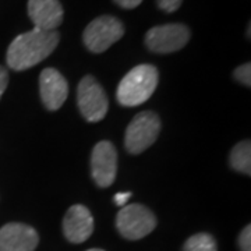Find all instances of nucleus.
<instances>
[{
    "label": "nucleus",
    "mask_w": 251,
    "mask_h": 251,
    "mask_svg": "<svg viewBox=\"0 0 251 251\" xmlns=\"http://www.w3.org/2000/svg\"><path fill=\"white\" fill-rule=\"evenodd\" d=\"M60 41L57 31H44L32 28L31 31L14 38L7 49L6 60L10 69L23 72L44 62L56 49Z\"/></svg>",
    "instance_id": "obj_1"
},
{
    "label": "nucleus",
    "mask_w": 251,
    "mask_h": 251,
    "mask_svg": "<svg viewBox=\"0 0 251 251\" xmlns=\"http://www.w3.org/2000/svg\"><path fill=\"white\" fill-rule=\"evenodd\" d=\"M158 70L152 64H140L123 77L117 87V100L123 106H138L151 98L158 87Z\"/></svg>",
    "instance_id": "obj_2"
},
{
    "label": "nucleus",
    "mask_w": 251,
    "mask_h": 251,
    "mask_svg": "<svg viewBox=\"0 0 251 251\" xmlns=\"http://www.w3.org/2000/svg\"><path fill=\"white\" fill-rule=\"evenodd\" d=\"M125 35V25L113 16H100L84 29L82 41L92 53H102Z\"/></svg>",
    "instance_id": "obj_3"
},
{
    "label": "nucleus",
    "mask_w": 251,
    "mask_h": 251,
    "mask_svg": "<svg viewBox=\"0 0 251 251\" xmlns=\"http://www.w3.org/2000/svg\"><path fill=\"white\" fill-rule=\"evenodd\" d=\"M116 226L120 234L128 240H140L156 226V218L151 209L140 204L125 205L117 214Z\"/></svg>",
    "instance_id": "obj_4"
},
{
    "label": "nucleus",
    "mask_w": 251,
    "mask_h": 251,
    "mask_svg": "<svg viewBox=\"0 0 251 251\" xmlns=\"http://www.w3.org/2000/svg\"><path fill=\"white\" fill-rule=\"evenodd\" d=\"M161 131V120L153 112H141L126 130L125 144L130 153H141L150 148Z\"/></svg>",
    "instance_id": "obj_5"
},
{
    "label": "nucleus",
    "mask_w": 251,
    "mask_h": 251,
    "mask_svg": "<svg viewBox=\"0 0 251 251\" xmlns=\"http://www.w3.org/2000/svg\"><path fill=\"white\" fill-rule=\"evenodd\" d=\"M191 32L184 24H165L151 28L145 34V45L155 53L177 52L187 45Z\"/></svg>",
    "instance_id": "obj_6"
},
{
    "label": "nucleus",
    "mask_w": 251,
    "mask_h": 251,
    "mask_svg": "<svg viewBox=\"0 0 251 251\" xmlns=\"http://www.w3.org/2000/svg\"><path fill=\"white\" fill-rule=\"evenodd\" d=\"M77 99L78 108L85 120L97 123L106 116L109 108L108 97L92 75H85L80 81L77 88Z\"/></svg>",
    "instance_id": "obj_7"
},
{
    "label": "nucleus",
    "mask_w": 251,
    "mask_h": 251,
    "mask_svg": "<svg viewBox=\"0 0 251 251\" xmlns=\"http://www.w3.org/2000/svg\"><path fill=\"white\" fill-rule=\"evenodd\" d=\"M91 171L99 187H109L113 184L117 173V152L113 144L100 141L94 147L91 155Z\"/></svg>",
    "instance_id": "obj_8"
},
{
    "label": "nucleus",
    "mask_w": 251,
    "mask_h": 251,
    "mask_svg": "<svg viewBox=\"0 0 251 251\" xmlns=\"http://www.w3.org/2000/svg\"><path fill=\"white\" fill-rule=\"evenodd\" d=\"M39 92L45 108L57 110L62 108L69 95V85L66 78L56 69L48 67L39 75Z\"/></svg>",
    "instance_id": "obj_9"
},
{
    "label": "nucleus",
    "mask_w": 251,
    "mask_h": 251,
    "mask_svg": "<svg viewBox=\"0 0 251 251\" xmlns=\"http://www.w3.org/2000/svg\"><path fill=\"white\" fill-rule=\"evenodd\" d=\"M39 236L24 224H7L0 229V251H34Z\"/></svg>",
    "instance_id": "obj_10"
},
{
    "label": "nucleus",
    "mask_w": 251,
    "mask_h": 251,
    "mask_svg": "<svg viewBox=\"0 0 251 251\" xmlns=\"http://www.w3.org/2000/svg\"><path fill=\"white\" fill-rule=\"evenodd\" d=\"M28 16L34 23V28L56 31L62 25L64 11L59 0H28Z\"/></svg>",
    "instance_id": "obj_11"
},
{
    "label": "nucleus",
    "mask_w": 251,
    "mask_h": 251,
    "mask_svg": "<svg viewBox=\"0 0 251 251\" xmlns=\"http://www.w3.org/2000/svg\"><path fill=\"white\" fill-rule=\"evenodd\" d=\"M63 232L69 242L84 243L94 232V218L84 205H73L64 216Z\"/></svg>",
    "instance_id": "obj_12"
},
{
    "label": "nucleus",
    "mask_w": 251,
    "mask_h": 251,
    "mask_svg": "<svg viewBox=\"0 0 251 251\" xmlns=\"http://www.w3.org/2000/svg\"><path fill=\"white\" fill-rule=\"evenodd\" d=\"M230 166L234 171L249 175L251 173V144L250 141H243L233 147L230 152Z\"/></svg>",
    "instance_id": "obj_13"
},
{
    "label": "nucleus",
    "mask_w": 251,
    "mask_h": 251,
    "mask_svg": "<svg viewBox=\"0 0 251 251\" xmlns=\"http://www.w3.org/2000/svg\"><path fill=\"white\" fill-rule=\"evenodd\" d=\"M183 251H216V243L211 234L197 233L187 239Z\"/></svg>",
    "instance_id": "obj_14"
},
{
    "label": "nucleus",
    "mask_w": 251,
    "mask_h": 251,
    "mask_svg": "<svg viewBox=\"0 0 251 251\" xmlns=\"http://www.w3.org/2000/svg\"><path fill=\"white\" fill-rule=\"evenodd\" d=\"M233 77L236 80L239 81L240 84L246 85V87H250L251 85V64L250 63H246L239 66L233 73Z\"/></svg>",
    "instance_id": "obj_15"
},
{
    "label": "nucleus",
    "mask_w": 251,
    "mask_h": 251,
    "mask_svg": "<svg viewBox=\"0 0 251 251\" xmlns=\"http://www.w3.org/2000/svg\"><path fill=\"white\" fill-rule=\"evenodd\" d=\"M183 0H156V6L165 13H173L179 10Z\"/></svg>",
    "instance_id": "obj_16"
},
{
    "label": "nucleus",
    "mask_w": 251,
    "mask_h": 251,
    "mask_svg": "<svg viewBox=\"0 0 251 251\" xmlns=\"http://www.w3.org/2000/svg\"><path fill=\"white\" fill-rule=\"evenodd\" d=\"M239 244L242 251H251V227L247 225L239 236Z\"/></svg>",
    "instance_id": "obj_17"
},
{
    "label": "nucleus",
    "mask_w": 251,
    "mask_h": 251,
    "mask_svg": "<svg viewBox=\"0 0 251 251\" xmlns=\"http://www.w3.org/2000/svg\"><path fill=\"white\" fill-rule=\"evenodd\" d=\"M113 1L116 3L117 6H120L122 9L127 10L135 9V7H138L143 3V0H113Z\"/></svg>",
    "instance_id": "obj_18"
},
{
    "label": "nucleus",
    "mask_w": 251,
    "mask_h": 251,
    "mask_svg": "<svg viewBox=\"0 0 251 251\" xmlns=\"http://www.w3.org/2000/svg\"><path fill=\"white\" fill-rule=\"evenodd\" d=\"M7 84H9V73L4 67L0 66V98L7 88Z\"/></svg>",
    "instance_id": "obj_19"
},
{
    "label": "nucleus",
    "mask_w": 251,
    "mask_h": 251,
    "mask_svg": "<svg viewBox=\"0 0 251 251\" xmlns=\"http://www.w3.org/2000/svg\"><path fill=\"white\" fill-rule=\"evenodd\" d=\"M130 197H131V193L130 191H127V193H119V194L115 196V204L119 206H125L127 200Z\"/></svg>",
    "instance_id": "obj_20"
},
{
    "label": "nucleus",
    "mask_w": 251,
    "mask_h": 251,
    "mask_svg": "<svg viewBox=\"0 0 251 251\" xmlns=\"http://www.w3.org/2000/svg\"><path fill=\"white\" fill-rule=\"evenodd\" d=\"M87 251H103V250H100V249H91V250H87Z\"/></svg>",
    "instance_id": "obj_21"
}]
</instances>
